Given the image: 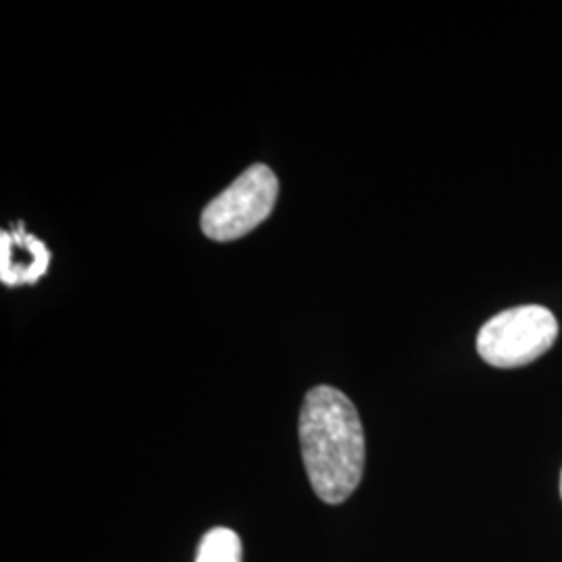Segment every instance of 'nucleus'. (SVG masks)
Returning a JSON list of instances; mask_svg holds the SVG:
<instances>
[{
    "mask_svg": "<svg viewBox=\"0 0 562 562\" xmlns=\"http://www.w3.org/2000/svg\"><path fill=\"white\" fill-rule=\"evenodd\" d=\"M299 438L315 494L323 503H346L364 471V434L352 401L336 387H313L302 404Z\"/></svg>",
    "mask_w": 562,
    "mask_h": 562,
    "instance_id": "f257e3e1",
    "label": "nucleus"
},
{
    "mask_svg": "<svg viewBox=\"0 0 562 562\" xmlns=\"http://www.w3.org/2000/svg\"><path fill=\"white\" fill-rule=\"evenodd\" d=\"M557 338V317L540 304H525L506 308L483 325L477 352L492 367L515 369L540 359Z\"/></svg>",
    "mask_w": 562,
    "mask_h": 562,
    "instance_id": "f03ea898",
    "label": "nucleus"
},
{
    "mask_svg": "<svg viewBox=\"0 0 562 562\" xmlns=\"http://www.w3.org/2000/svg\"><path fill=\"white\" fill-rule=\"evenodd\" d=\"M278 176L267 165H252L202 211L201 227L213 241H234L257 229L276 209Z\"/></svg>",
    "mask_w": 562,
    "mask_h": 562,
    "instance_id": "7ed1b4c3",
    "label": "nucleus"
},
{
    "mask_svg": "<svg viewBox=\"0 0 562 562\" xmlns=\"http://www.w3.org/2000/svg\"><path fill=\"white\" fill-rule=\"evenodd\" d=\"M48 265V248L36 236L27 234L21 223L0 234V281L4 285H32L44 278Z\"/></svg>",
    "mask_w": 562,
    "mask_h": 562,
    "instance_id": "20e7f679",
    "label": "nucleus"
},
{
    "mask_svg": "<svg viewBox=\"0 0 562 562\" xmlns=\"http://www.w3.org/2000/svg\"><path fill=\"white\" fill-rule=\"evenodd\" d=\"M194 562H241L240 536L227 527H215L202 536Z\"/></svg>",
    "mask_w": 562,
    "mask_h": 562,
    "instance_id": "39448f33",
    "label": "nucleus"
},
{
    "mask_svg": "<svg viewBox=\"0 0 562 562\" xmlns=\"http://www.w3.org/2000/svg\"><path fill=\"white\" fill-rule=\"evenodd\" d=\"M561 494H562V475H561Z\"/></svg>",
    "mask_w": 562,
    "mask_h": 562,
    "instance_id": "423d86ee",
    "label": "nucleus"
}]
</instances>
